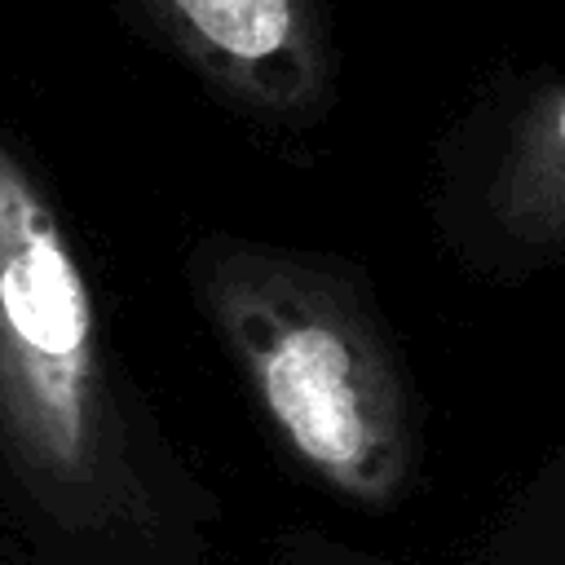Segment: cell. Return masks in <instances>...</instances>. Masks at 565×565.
I'll list each match as a JSON object with an SVG mask.
<instances>
[{
  "label": "cell",
  "instance_id": "obj_1",
  "mask_svg": "<svg viewBox=\"0 0 565 565\" xmlns=\"http://www.w3.org/2000/svg\"><path fill=\"white\" fill-rule=\"evenodd\" d=\"M190 296L287 463L358 512H397L424 477V406L362 260L203 234Z\"/></svg>",
  "mask_w": 565,
  "mask_h": 565
},
{
  "label": "cell",
  "instance_id": "obj_2",
  "mask_svg": "<svg viewBox=\"0 0 565 565\" xmlns=\"http://www.w3.org/2000/svg\"><path fill=\"white\" fill-rule=\"evenodd\" d=\"M0 419L18 455L79 530L203 552L216 516L194 481L154 477L115 402L102 322L79 256L35 185L0 146Z\"/></svg>",
  "mask_w": 565,
  "mask_h": 565
},
{
  "label": "cell",
  "instance_id": "obj_3",
  "mask_svg": "<svg viewBox=\"0 0 565 565\" xmlns=\"http://www.w3.org/2000/svg\"><path fill=\"white\" fill-rule=\"evenodd\" d=\"M428 221L450 265L486 282L565 265V66L508 71L446 124Z\"/></svg>",
  "mask_w": 565,
  "mask_h": 565
},
{
  "label": "cell",
  "instance_id": "obj_4",
  "mask_svg": "<svg viewBox=\"0 0 565 565\" xmlns=\"http://www.w3.org/2000/svg\"><path fill=\"white\" fill-rule=\"evenodd\" d=\"M159 40L247 124L318 132L340 97L327 0H137Z\"/></svg>",
  "mask_w": 565,
  "mask_h": 565
},
{
  "label": "cell",
  "instance_id": "obj_5",
  "mask_svg": "<svg viewBox=\"0 0 565 565\" xmlns=\"http://www.w3.org/2000/svg\"><path fill=\"white\" fill-rule=\"evenodd\" d=\"M472 565H565V437L494 508Z\"/></svg>",
  "mask_w": 565,
  "mask_h": 565
},
{
  "label": "cell",
  "instance_id": "obj_6",
  "mask_svg": "<svg viewBox=\"0 0 565 565\" xmlns=\"http://www.w3.org/2000/svg\"><path fill=\"white\" fill-rule=\"evenodd\" d=\"M260 565H402L384 552H371L362 543H349V539H335L327 530H309V525H291L282 530L265 561Z\"/></svg>",
  "mask_w": 565,
  "mask_h": 565
}]
</instances>
